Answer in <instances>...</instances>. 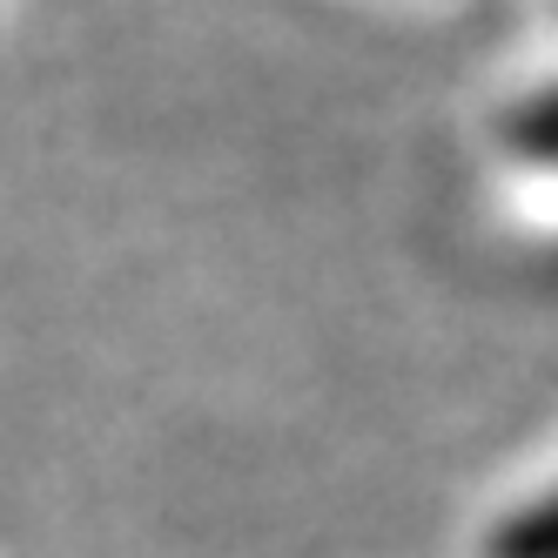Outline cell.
<instances>
[{
	"label": "cell",
	"mask_w": 558,
	"mask_h": 558,
	"mask_svg": "<svg viewBox=\"0 0 558 558\" xmlns=\"http://www.w3.org/2000/svg\"><path fill=\"white\" fill-rule=\"evenodd\" d=\"M343 8H371L390 21H458V14H505L511 34L558 27V0H343Z\"/></svg>",
	"instance_id": "cell-1"
}]
</instances>
